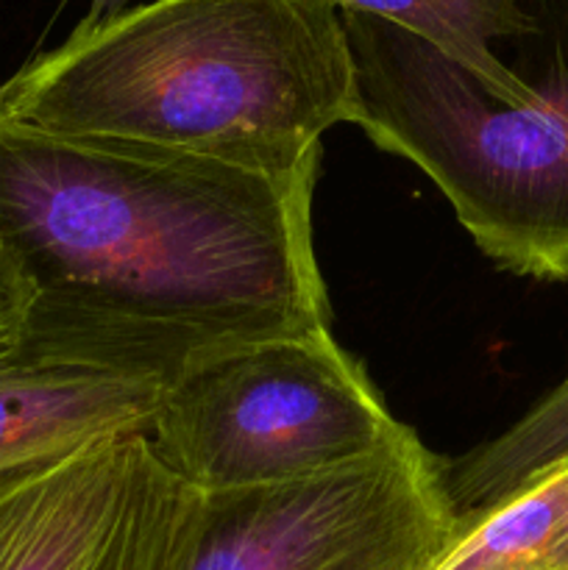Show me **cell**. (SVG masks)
Listing matches in <instances>:
<instances>
[{"instance_id":"6da1fadb","label":"cell","mask_w":568,"mask_h":570,"mask_svg":"<svg viewBox=\"0 0 568 570\" xmlns=\"http://www.w3.org/2000/svg\"><path fill=\"white\" fill-rule=\"evenodd\" d=\"M315 181L0 117V248L26 298L11 343L167 387L245 345L329 334Z\"/></svg>"},{"instance_id":"7a4b0ae2","label":"cell","mask_w":568,"mask_h":570,"mask_svg":"<svg viewBox=\"0 0 568 570\" xmlns=\"http://www.w3.org/2000/svg\"><path fill=\"white\" fill-rule=\"evenodd\" d=\"M360 109L332 0H150L0 83V117L293 176Z\"/></svg>"},{"instance_id":"3957f363","label":"cell","mask_w":568,"mask_h":570,"mask_svg":"<svg viewBox=\"0 0 568 570\" xmlns=\"http://www.w3.org/2000/svg\"><path fill=\"white\" fill-rule=\"evenodd\" d=\"M340 14L356 67L354 126L421 167L501 271L568 282V56L529 81L527 104H507L412 33Z\"/></svg>"},{"instance_id":"277c9868","label":"cell","mask_w":568,"mask_h":570,"mask_svg":"<svg viewBox=\"0 0 568 570\" xmlns=\"http://www.w3.org/2000/svg\"><path fill=\"white\" fill-rule=\"evenodd\" d=\"M412 434L329 332L245 345L189 367L161 390L145 438L178 482L223 493L321 476Z\"/></svg>"},{"instance_id":"5b68a950","label":"cell","mask_w":568,"mask_h":570,"mask_svg":"<svg viewBox=\"0 0 568 570\" xmlns=\"http://www.w3.org/2000/svg\"><path fill=\"white\" fill-rule=\"evenodd\" d=\"M418 434L290 484L198 493L176 570H434L460 532Z\"/></svg>"},{"instance_id":"8992f818","label":"cell","mask_w":568,"mask_h":570,"mask_svg":"<svg viewBox=\"0 0 568 570\" xmlns=\"http://www.w3.org/2000/svg\"><path fill=\"white\" fill-rule=\"evenodd\" d=\"M195 490L143 432L0 471V570H176Z\"/></svg>"},{"instance_id":"52a82bcc","label":"cell","mask_w":568,"mask_h":570,"mask_svg":"<svg viewBox=\"0 0 568 570\" xmlns=\"http://www.w3.org/2000/svg\"><path fill=\"white\" fill-rule=\"evenodd\" d=\"M161 390L0 345V471L115 434H145Z\"/></svg>"},{"instance_id":"ba28073f","label":"cell","mask_w":568,"mask_h":570,"mask_svg":"<svg viewBox=\"0 0 568 570\" xmlns=\"http://www.w3.org/2000/svg\"><path fill=\"white\" fill-rule=\"evenodd\" d=\"M337 11L379 17L471 72L493 98L527 104L532 83L493 53V42L538 33L529 0H332Z\"/></svg>"},{"instance_id":"9c48e42d","label":"cell","mask_w":568,"mask_h":570,"mask_svg":"<svg viewBox=\"0 0 568 570\" xmlns=\"http://www.w3.org/2000/svg\"><path fill=\"white\" fill-rule=\"evenodd\" d=\"M434 570H568V456L460 515L457 540Z\"/></svg>"},{"instance_id":"30bf717a","label":"cell","mask_w":568,"mask_h":570,"mask_svg":"<svg viewBox=\"0 0 568 570\" xmlns=\"http://www.w3.org/2000/svg\"><path fill=\"white\" fill-rule=\"evenodd\" d=\"M568 456V371L507 432L445 468L457 515L479 512Z\"/></svg>"},{"instance_id":"8fae6325","label":"cell","mask_w":568,"mask_h":570,"mask_svg":"<svg viewBox=\"0 0 568 570\" xmlns=\"http://www.w3.org/2000/svg\"><path fill=\"white\" fill-rule=\"evenodd\" d=\"M22 315H26L22 287L14 276V267L9 265V256L0 248V345H9L17 337Z\"/></svg>"},{"instance_id":"7c38bea8","label":"cell","mask_w":568,"mask_h":570,"mask_svg":"<svg viewBox=\"0 0 568 570\" xmlns=\"http://www.w3.org/2000/svg\"><path fill=\"white\" fill-rule=\"evenodd\" d=\"M131 3H134V0H92V3H89L87 17L78 22V28L104 26V22L115 20V17H120L123 11L131 9Z\"/></svg>"}]
</instances>
